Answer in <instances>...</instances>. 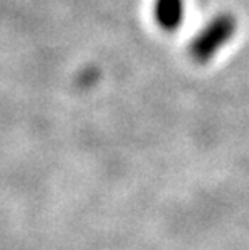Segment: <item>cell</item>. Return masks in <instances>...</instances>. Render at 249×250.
Wrapping results in <instances>:
<instances>
[{"instance_id":"obj_1","label":"cell","mask_w":249,"mask_h":250,"mask_svg":"<svg viewBox=\"0 0 249 250\" xmlns=\"http://www.w3.org/2000/svg\"><path fill=\"white\" fill-rule=\"evenodd\" d=\"M236 29L238 21L231 13L215 15L189 42V55L196 63L205 65L235 37Z\"/></svg>"},{"instance_id":"obj_2","label":"cell","mask_w":249,"mask_h":250,"mask_svg":"<svg viewBox=\"0 0 249 250\" xmlns=\"http://www.w3.org/2000/svg\"><path fill=\"white\" fill-rule=\"evenodd\" d=\"M152 15L158 28L165 33H173L184 23L186 5L184 0H154Z\"/></svg>"}]
</instances>
